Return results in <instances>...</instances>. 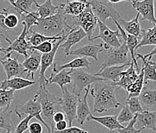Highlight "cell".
Wrapping results in <instances>:
<instances>
[{
    "instance_id": "cell-1",
    "label": "cell",
    "mask_w": 156,
    "mask_h": 133,
    "mask_svg": "<svg viewBox=\"0 0 156 133\" xmlns=\"http://www.w3.org/2000/svg\"><path fill=\"white\" fill-rule=\"evenodd\" d=\"M115 87V84L109 81H100L94 84L90 89L94 99V112L102 113L121 105L116 98Z\"/></svg>"
},
{
    "instance_id": "cell-2",
    "label": "cell",
    "mask_w": 156,
    "mask_h": 133,
    "mask_svg": "<svg viewBox=\"0 0 156 133\" xmlns=\"http://www.w3.org/2000/svg\"><path fill=\"white\" fill-rule=\"evenodd\" d=\"M64 3L60 4V7L56 15L47 19L39 18L37 26H33L31 30L49 37L63 36L67 34L73 27L66 22V15L63 12Z\"/></svg>"
},
{
    "instance_id": "cell-3",
    "label": "cell",
    "mask_w": 156,
    "mask_h": 133,
    "mask_svg": "<svg viewBox=\"0 0 156 133\" xmlns=\"http://www.w3.org/2000/svg\"><path fill=\"white\" fill-rule=\"evenodd\" d=\"M34 95L37 98L41 105L42 117L43 119L45 118V122L48 125L49 123L50 124V127H51L52 131L54 133L53 129V123H52L53 122V116L56 112H60V110H61L60 98L57 97L53 93L49 92L47 88H40Z\"/></svg>"
},
{
    "instance_id": "cell-4",
    "label": "cell",
    "mask_w": 156,
    "mask_h": 133,
    "mask_svg": "<svg viewBox=\"0 0 156 133\" xmlns=\"http://www.w3.org/2000/svg\"><path fill=\"white\" fill-rule=\"evenodd\" d=\"M132 63L131 55L125 42L119 48H109L106 52L105 59L102 65L100 66L98 73L103 71L108 67L121 65L131 64Z\"/></svg>"
},
{
    "instance_id": "cell-5",
    "label": "cell",
    "mask_w": 156,
    "mask_h": 133,
    "mask_svg": "<svg viewBox=\"0 0 156 133\" xmlns=\"http://www.w3.org/2000/svg\"><path fill=\"white\" fill-rule=\"evenodd\" d=\"M70 76L73 82V93L79 98L82 91L85 90L88 86L100 81H105L102 78L97 76L95 73H89L83 69L73 70Z\"/></svg>"
},
{
    "instance_id": "cell-6",
    "label": "cell",
    "mask_w": 156,
    "mask_h": 133,
    "mask_svg": "<svg viewBox=\"0 0 156 133\" xmlns=\"http://www.w3.org/2000/svg\"><path fill=\"white\" fill-rule=\"evenodd\" d=\"M14 112L18 115L20 118H22V117L25 115H33L34 118L38 119L40 122H41L42 124L45 125L47 132L53 133L50 125L45 122V120L43 119V117H42L41 105H40V102L35 95H34L33 99H30L28 102H26L23 105H16L15 108H14Z\"/></svg>"
},
{
    "instance_id": "cell-7",
    "label": "cell",
    "mask_w": 156,
    "mask_h": 133,
    "mask_svg": "<svg viewBox=\"0 0 156 133\" xmlns=\"http://www.w3.org/2000/svg\"><path fill=\"white\" fill-rule=\"evenodd\" d=\"M87 2L97 19L104 24H106L108 19L118 20L121 17L113 4H111L110 1L90 0Z\"/></svg>"
},
{
    "instance_id": "cell-8",
    "label": "cell",
    "mask_w": 156,
    "mask_h": 133,
    "mask_svg": "<svg viewBox=\"0 0 156 133\" xmlns=\"http://www.w3.org/2000/svg\"><path fill=\"white\" fill-rule=\"evenodd\" d=\"M72 23L75 26V27L81 28L85 32L88 37V40L90 41V39L93 37V34L97 26H98V19L92 12L88 2L84 11L78 16L73 17Z\"/></svg>"
},
{
    "instance_id": "cell-9",
    "label": "cell",
    "mask_w": 156,
    "mask_h": 133,
    "mask_svg": "<svg viewBox=\"0 0 156 133\" xmlns=\"http://www.w3.org/2000/svg\"><path fill=\"white\" fill-rule=\"evenodd\" d=\"M62 96L60 97V108L67 119L69 127H72V123L76 119V108L79 97L73 92H70L66 87H63Z\"/></svg>"
},
{
    "instance_id": "cell-10",
    "label": "cell",
    "mask_w": 156,
    "mask_h": 133,
    "mask_svg": "<svg viewBox=\"0 0 156 133\" xmlns=\"http://www.w3.org/2000/svg\"><path fill=\"white\" fill-rule=\"evenodd\" d=\"M98 28L99 34L96 36H93L90 41H94L98 39H101L104 42V47L105 50L109 48H119L123 43L119 31H112L110 29L106 24H104L98 20Z\"/></svg>"
},
{
    "instance_id": "cell-11",
    "label": "cell",
    "mask_w": 156,
    "mask_h": 133,
    "mask_svg": "<svg viewBox=\"0 0 156 133\" xmlns=\"http://www.w3.org/2000/svg\"><path fill=\"white\" fill-rule=\"evenodd\" d=\"M68 34V33H67ZM67 34L65 35L61 39L58 41H55L53 43V48L50 53L47 54H42L41 57V63H40V74H39V83H40V88H47L46 86V81L47 77L45 76V72L50 66H53L54 64V59L56 54H57V50L59 49L60 46L65 41Z\"/></svg>"
},
{
    "instance_id": "cell-12",
    "label": "cell",
    "mask_w": 156,
    "mask_h": 133,
    "mask_svg": "<svg viewBox=\"0 0 156 133\" xmlns=\"http://www.w3.org/2000/svg\"><path fill=\"white\" fill-rule=\"evenodd\" d=\"M23 31L21 32L20 36L13 42L11 41L9 38L5 39V41L9 43L8 47L4 48V51H5V55L10 53L16 52L19 55H23V56H24V57L26 59L29 56L27 51L30 50V46H31L29 44L27 40V25L24 22H23Z\"/></svg>"
},
{
    "instance_id": "cell-13",
    "label": "cell",
    "mask_w": 156,
    "mask_h": 133,
    "mask_svg": "<svg viewBox=\"0 0 156 133\" xmlns=\"http://www.w3.org/2000/svg\"><path fill=\"white\" fill-rule=\"evenodd\" d=\"M133 8L141 15V20H147L153 26L156 25V17L154 15V0L131 1Z\"/></svg>"
},
{
    "instance_id": "cell-14",
    "label": "cell",
    "mask_w": 156,
    "mask_h": 133,
    "mask_svg": "<svg viewBox=\"0 0 156 133\" xmlns=\"http://www.w3.org/2000/svg\"><path fill=\"white\" fill-rule=\"evenodd\" d=\"M12 54V53H10L5 55V59L0 63V65L3 67L6 74L7 79L20 77L23 73H24V69L22 66V63H20L18 61L19 56L16 58H11Z\"/></svg>"
},
{
    "instance_id": "cell-15",
    "label": "cell",
    "mask_w": 156,
    "mask_h": 133,
    "mask_svg": "<svg viewBox=\"0 0 156 133\" xmlns=\"http://www.w3.org/2000/svg\"><path fill=\"white\" fill-rule=\"evenodd\" d=\"M105 49L104 43H88L75 49L70 50L68 56H76L79 58H93L98 61V54Z\"/></svg>"
},
{
    "instance_id": "cell-16",
    "label": "cell",
    "mask_w": 156,
    "mask_h": 133,
    "mask_svg": "<svg viewBox=\"0 0 156 133\" xmlns=\"http://www.w3.org/2000/svg\"><path fill=\"white\" fill-rule=\"evenodd\" d=\"M86 37H87V36L85 32L81 28H80V27H74L73 29L69 32L66 39L60 45V48L63 49L65 55L68 56L72 46L79 43L81 40H83Z\"/></svg>"
},
{
    "instance_id": "cell-17",
    "label": "cell",
    "mask_w": 156,
    "mask_h": 133,
    "mask_svg": "<svg viewBox=\"0 0 156 133\" xmlns=\"http://www.w3.org/2000/svg\"><path fill=\"white\" fill-rule=\"evenodd\" d=\"M30 51H31V53L22 63V66L24 69V72L27 73V78L31 76L32 80L33 81L35 72H37V70L40 68L42 54L40 52L36 51V50H30Z\"/></svg>"
},
{
    "instance_id": "cell-18",
    "label": "cell",
    "mask_w": 156,
    "mask_h": 133,
    "mask_svg": "<svg viewBox=\"0 0 156 133\" xmlns=\"http://www.w3.org/2000/svg\"><path fill=\"white\" fill-rule=\"evenodd\" d=\"M134 65V63H131L129 67L125 72H122L120 80L117 83H115V86L127 90V89L137 80L141 73V68L137 69Z\"/></svg>"
},
{
    "instance_id": "cell-19",
    "label": "cell",
    "mask_w": 156,
    "mask_h": 133,
    "mask_svg": "<svg viewBox=\"0 0 156 133\" xmlns=\"http://www.w3.org/2000/svg\"><path fill=\"white\" fill-rule=\"evenodd\" d=\"M52 72L49 78L47 77L46 81V86H50L51 84H57L61 90H63L64 86L72 82L71 75L73 70H62L60 72H57L54 66H52Z\"/></svg>"
},
{
    "instance_id": "cell-20",
    "label": "cell",
    "mask_w": 156,
    "mask_h": 133,
    "mask_svg": "<svg viewBox=\"0 0 156 133\" xmlns=\"http://www.w3.org/2000/svg\"><path fill=\"white\" fill-rule=\"evenodd\" d=\"M137 129H151L156 131V110L144 111L140 114H136Z\"/></svg>"
},
{
    "instance_id": "cell-21",
    "label": "cell",
    "mask_w": 156,
    "mask_h": 133,
    "mask_svg": "<svg viewBox=\"0 0 156 133\" xmlns=\"http://www.w3.org/2000/svg\"><path fill=\"white\" fill-rule=\"evenodd\" d=\"M131 64L121 65V66H115L108 67L104 69L99 73H95L97 76L102 78L105 81H109L114 83H117L120 80L122 72H125L128 67H129Z\"/></svg>"
},
{
    "instance_id": "cell-22",
    "label": "cell",
    "mask_w": 156,
    "mask_h": 133,
    "mask_svg": "<svg viewBox=\"0 0 156 133\" xmlns=\"http://www.w3.org/2000/svg\"><path fill=\"white\" fill-rule=\"evenodd\" d=\"M35 83V81L29 80L21 77H15L0 82V88L5 90L16 91L30 87Z\"/></svg>"
},
{
    "instance_id": "cell-23",
    "label": "cell",
    "mask_w": 156,
    "mask_h": 133,
    "mask_svg": "<svg viewBox=\"0 0 156 133\" xmlns=\"http://www.w3.org/2000/svg\"><path fill=\"white\" fill-rule=\"evenodd\" d=\"M90 86H88L85 89V93L82 99H78L77 108H76V120L80 125H83L88 116L91 114L90 110V107L88 105L87 97L88 94L90 93Z\"/></svg>"
},
{
    "instance_id": "cell-24",
    "label": "cell",
    "mask_w": 156,
    "mask_h": 133,
    "mask_svg": "<svg viewBox=\"0 0 156 133\" xmlns=\"http://www.w3.org/2000/svg\"><path fill=\"white\" fill-rule=\"evenodd\" d=\"M87 121H94L98 123L101 124L105 128L109 129L111 131H117V130L122 129L124 126L119 123L118 120V115H105V116H94L90 114L87 118Z\"/></svg>"
},
{
    "instance_id": "cell-25",
    "label": "cell",
    "mask_w": 156,
    "mask_h": 133,
    "mask_svg": "<svg viewBox=\"0 0 156 133\" xmlns=\"http://www.w3.org/2000/svg\"><path fill=\"white\" fill-rule=\"evenodd\" d=\"M139 14L137 13L135 18H133L130 21H125L121 17H120L118 20H115V21H116L121 26V28L123 29L124 31L127 34L135 36L138 37V39H140L141 29L139 22Z\"/></svg>"
},
{
    "instance_id": "cell-26",
    "label": "cell",
    "mask_w": 156,
    "mask_h": 133,
    "mask_svg": "<svg viewBox=\"0 0 156 133\" xmlns=\"http://www.w3.org/2000/svg\"><path fill=\"white\" fill-rule=\"evenodd\" d=\"M140 102L143 108L146 111L156 110V89H149L147 87H144L138 96Z\"/></svg>"
},
{
    "instance_id": "cell-27",
    "label": "cell",
    "mask_w": 156,
    "mask_h": 133,
    "mask_svg": "<svg viewBox=\"0 0 156 133\" xmlns=\"http://www.w3.org/2000/svg\"><path fill=\"white\" fill-rule=\"evenodd\" d=\"M137 59H141L143 63V72H144V84L148 81L156 82V62L151 61V59H145L144 56L139 53H135Z\"/></svg>"
},
{
    "instance_id": "cell-28",
    "label": "cell",
    "mask_w": 156,
    "mask_h": 133,
    "mask_svg": "<svg viewBox=\"0 0 156 133\" xmlns=\"http://www.w3.org/2000/svg\"><path fill=\"white\" fill-rule=\"evenodd\" d=\"M54 66L55 69L57 72H60L62 70H66V69H70V70H75V69H83V68H88L90 66V63L88 61L87 58H76L73 59L69 63H65V64L61 65V66H57L56 63L53 65Z\"/></svg>"
},
{
    "instance_id": "cell-29",
    "label": "cell",
    "mask_w": 156,
    "mask_h": 133,
    "mask_svg": "<svg viewBox=\"0 0 156 133\" xmlns=\"http://www.w3.org/2000/svg\"><path fill=\"white\" fill-rule=\"evenodd\" d=\"M37 8V14L39 18L40 19H47L56 15L60 9V5H54L52 3L51 0H47L42 5H39L37 2L34 3Z\"/></svg>"
},
{
    "instance_id": "cell-30",
    "label": "cell",
    "mask_w": 156,
    "mask_h": 133,
    "mask_svg": "<svg viewBox=\"0 0 156 133\" xmlns=\"http://www.w3.org/2000/svg\"><path fill=\"white\" fill-rule=\"evenodd\" d=\"M64 4L63 12L65 15L76 17L84 11L87 5V1H66Z\"/></svg>"
},
{
    "instance_id": "cell-31",
    "label": "cell",
    "mask_w": 156,
    "mask_h": 133,
    "mask_svg": "<svg viewBox=\"0 0 156 133\" xmlns=\"http://www.w3.org/2000/svg\"><path fill=\"white\" fill-rule=\"evenodd\" d=\"M64 36L49 37V36H44V35L36 32L30 29V32H29L27 36V42H28L29 44L31 46H39V45L42 44V43H45V42L47 41H58V40L61 39Z\"/></svg>"
},
{
    "instance_id": "cell-32",
    "label": "cell",
    "mask_w": 156,
    "mask_h": 133,
    "mask_svg": "<svg viewBox=\"0 0 156 133\" xmlns=\"http://www.w3.org/2000/svg\"><path fill=\"white\" fill-rule=\"evenodd\" d=\"M145 46H156V25H154L152 28L148 29L141 30L136 50Z\"/></svg>"
},
{
    "instance_id": "cell-33",
    "label": "cell",
    "mask_w": 156,
    "mask_h": 133,
    "mask_svg": "<svg viewBox=\"0 0 156 133\" xmlns=\"http://www.w3.org/2000/svg\"><path fill=\"white\" fill-rule=\"evenodd\" d=\"M144 72H143L142 67H141V73L137 80L127 89V99H129L132 97H138L141 90L144 88Z\"/></svg>"
},
{
    "instance_id": "cell-34",
    "label": "cell",
    "mask_w": 156,
    "mask_h": 133,
    "mask_svg": "<svg viewBox=\"0 0 156 133\" xmlns=\"http://www.w3.org/2000/svg\"><path fill=\"white\" fill-rule=\"evenodd\" d=\"M9 2L12 5V6H13V8L16 11V14L20 19V16L22 15L30 13V12H32L31 5L35 3V1H33V0H16V1L9 0Z\"/></svg>"
},
{
    "instance_id": "cell-35",
    "label": "cell",
    "mask_w": 156,
    "mask_h": 133,
    "mask_svg": "<svg viewBox=\"0 0 156 133\" xmlns=\"http://www.w3.org/2000/svg\"><path fill=\"white\" fill-rule=\"evenodd\" d=\"M12 112V110L9 108L0 112V128L5 129L6 131L5 133H12L13 130V125L11 119Z\"/></svg>"
},
{
    "instance_id": "cell-36",
    "label": "cell",
    "mask_w": 156,
    "mask_h": 133,
    "mask_svg": "<svg viewBox=\"0 0 156 133\" xmlns=\"http://www.w3.org/2000/svg\"><path fill=\"white\" fill-rule=\"evenodd\" d=\"M14 92L13 90H5L0 88V110L9 108L14 99Z\"/></svg>"
},
{
    "instance_id": "cell-37",
    "label": "cell",
    "mask_w": 156,
    "mask_h": 133,
    "mask_svg": "<svg viewBox=\"0 0 156 133\" xmlns=\"http://www.w3.org/2000/svg\"><path fill=\"white\" fill-rule=\"evenodd\" d=\"M39 19V15L37 12H30V13L23 14L20 16V20L22 22H24L27 27V34L30 32V29L33 26H37V20Z\"/></svg>"
},
{
    "instance_id": "cell-38",
    "label": "cell",
    "mask_w": 156,
    "mask_h": 133,
    "mask_svg": "<svg viewBox=\"0 0 156 133\" xmlns=\"http://www.w3.org/2000/svg\"><path fill=\"white\" fill-rule=\"evenodd\" d=\"M20 19L17 14L10 13L9 9H6V12H5V20H4V24L7 29L9 31L11 29H13L18 26L19 22Z\"/></svg>"
},
{
    "instance_id": "cell-39",
    "label": "cell",
    "mask_w": 156,
    "mask_h": 133,
    "mask_svg": "<svg viewBox=\"0 0 156 133\" xmlns=\"http://www.w3.org/2000/svg\"><path fill=\"white\" fill-rule=\"evenodd\" d=\"M126 105H128L129 110L134 115L142 113L145 111L141 106V104L138 99V97H132L129 99H127Z\"/></svg>"
},
{
    "instance_id": "cell-40",
    "label": "cell",
    "mask_w": 156,
    "mask_h": 133,
    "mask_svg": "<svg viewBox=\"0 0 156 133\" xmlns=\"http://www.w3.org/2000/svg\"><path fill=\"white\" fill-rule=\"evenodd\" d=\"M134 117H135V115L129 110L128 105H126L122 108L121 112L118 115V120L119 123L122 125V124L126 123V122L129 123L131 120L134 118Z\"/></svg>"
},
{
    "instance_id": "cell-41",
    "label": "cell",
    "mask_w": 156,
    "mask_h": 133,
    "mask_svg": "<svg viewBox=\"0 0 156 133\" xmlns=\"http://www.w3.org/2000/svg\"><path fill=\"white\" fill-rule=\"evenodd\" d=\"M53 43L51 41H47L37 46H30V50H36L41 54H47L53 50Z\"/></svg>"
},
{
    "instance_id": "cell-42",
    "label": "cell",
    "mask_w": 156,
    "mask_h": 133,
    "mask_svg": "<svg viewBox=\"0 0 156 133\" xmlns=\"http://www.w3.org/2000/svg\"><path fill=\"white\" fill-rule=\"evenodd\" d=\"M33 118H34L33 115H27V117H25V118H23V119H21L20 123H19L18 125H17V126L16 127L14 133H23L24 131L28 130L29 125H30L29 123H30V120Z\"/></svg>"
},
{
    "instance_id": "cell-43",
    "label": "cell",
    "mask_w": 156,
    "mask_h": 133,
    "mask_svg": "<svg viewBox=\"0 0 156 133\" xmlns=\"http://www.w3.org/2000/svg\"><path fill=\"white\" fill-rule=\"evenodd\" d=\"M137 115H135V117L131 120V122L128 123L126 127H124L122 129L117 130L118 133H141V130L137 129L135 128V125L136 124Z\"/></svg>"
},
{
    "instance_id": "cell-44",
    "label": "cell",
    "mask_w": 156,
    "mask_h": 133,
    "mask_svg": "<svg viewBox=\"0 0 156 133\" xmlns=\"http://www.w3.org/2000/svg\"><path fill=\"white\" fill-rule=\"evenodd\" d=\"M28 130L30 133H42L43 132V126L40 122H34L30 124Z\"/></svg>"
},
{
    "instance_id": "cell-45",
    "label": "cell",
    "mask_w": 156,
    "mask_h": 133,
    "mask_svg": "<svg viewBox=\"0 0 156 133\" xmlns=\"http://www.w3.org/2000/svg\"><path fill=\"white\" fill-rule=\"evenodd\" d=\"M54 133H89L86 130H83L80 128H78V127H69L66 129L63 130V131H54Z\"/></svg>"
},
{
    "instance_id": "cell-46",
    "label": "cell",
    "mask_w": 156,
    "mask_h": 133,
    "mask_svg": "<svg viewBox=\"0 0 156 133\" xmlns=\"http://www.w3.org/2000/svg\"><path fill=\"white\" fill-rule=\"evenodd\" d=\"M69 126L68 122L66 120H63V121H61L60 122H57V123L55 124V128L56 130L55 131H63V130L66 129L67 127Z\"/></svg>"
},
{
    "instance_id": "cell-47",
    "label": "cell",
    "mask_w": 156,
    "mask_h": 133,
    "mask_svg": "<svg viewBox=\"0 0 156 133\" xmlns=\"http://www.w3.org/2000/svg\"><path fill=\"white\" fill-rule=\"evenodd\" d=\"M65 118H66V115H64V113L60 111V112H57L54 114V115L53 116V121L56 124L57 122H60L61 121L65 120Z\"/></svg>"
},
{
    "instance_id": "cell-48",
    "label": "cell",
    "mask_w": 156,
    "mask_h": 133,
    "mask_svg": "<svg viewBox=\"0 0 156 133\" xmlns=\"http://www.w3.org/2000/svg\"><path fill=\"white\" fill-rule=\"evenodd\" d=\"M156 55V46L155 48H154V49L151 50V52H150L148 54H146V55H143L144 56V57L145 58V59H151V58H152L153 56H155Z\"/></svg>"
},
{
    "instance_id": "cell-49",
    "label": "cell",
    "mask_w": 156,
    "mask_h": 133,
    "mask_svg": "<svg viewBox=\"0 0 156 133\" xmlns=\"http://www.w3.org/2000/svg\"><path fill=\"white\" fill-rule=\"evenodd\" d=\"M0 38H3L5 40L7 39V37L5 36H4V35L2 34V33L0 32ZM0 53H5V51H4V48H2V46H1V44H0ZM0 58H2V56H0Z\"/></svg>"
},
{
    "instance_id": "cell-50",
    "label": "cell",
    "mask_w": 156,
    "mask_h": 133,
    "mask_svg": "<svg viewBox=\"0 0 156 133\" xmlns=\"http://www.w3.org/2000/svg\"><path fill=\"white\" fill-rule=\"evenodd\" d=\"M5 56H4L3 57H2V58H0V63H1V62H2L4 59H5Z\"/></svg>"
},
{
    "instance_id": "cell-51",
    "label": "cell",
    "mask_w": 156,
    "mask_h": 133,
    "mask_svg": "<svg viewBox=\"0 0 156 133\" xmlns=\"http://www.w3.org/2000/svg\"><path fill=\"white\" fill-rule=\"evenodd\" d=\"M108 133H114V131H110V132H108Z\"/></svg>"
},
{
    "instance_id": "cell-52",
    "label": "cell",
    "mask_w": 156,
    "mask_h": 133,
    "mask_svg": "<svg viewBox=\"0 0 156 133\" xmlns=\"http://www.w3.org/2000/svg\"><path fill=\"white\" fill-rule=\"evenodd\" d=\"M0 133H3L2 131H0Z\"/></svg>"
}]
</instances>
